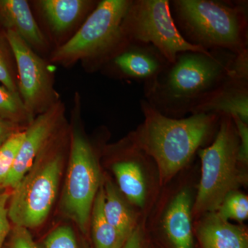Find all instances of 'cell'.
<instances>
[{
    "mask_svg": "<svg viewBox=\"0 0 248 248\" xmlns=\"http://www.w3.org/2000/svg\"><path fill=\"white\" fill-rule=\"evenodd\" d=\"M235 55L223 50L179 53L153 84L143 87V99L166 117L184 118L231 76Z\"/></svg>",
    "mask_w": 248,
    "mask_h": 248,
    "instance_id": "6da1fadb",
    "label": "cell"
},
{
    "mask_svg": "<svg viewBox=\"0 0 248 248\" xmlns=\"http://www.w3.org/2000/svg\"><path fill=\"white\" fill-rule=\"evenodd\" d=\"M144 122L133 134V141L157 164L162 181L169 180L189 162L208 140L221 115L191 114L181 119L160 113L144 99L140 101Z\"/></svg>",
    "mask_w": 248,
    "mask_h": 248,
    "instance_id": "7a4b0ae2",
    "label": "cell"
},
{
    "mask_svg": "<svg viewBox=\"0 0 248 248\" xmlns=\"http://www.w3.org/2000/svg\"><path fill=\"white\" fill-rule=\"evenodd\" d=\"M170 11L186 42L207 51L248 50V1L172 0Z\"/></svg>",
    "mask_w": 248,
    "mask_h": 248,
    "instance_id": "3957f363",
    "label": "cell"
},
{
    "mask_svg": "<svg viewBox=\"0 0 248 248\" xmlns=\"http://www.w3.org/2000/svg\"><path fill=\"white\" fill-rule=\"evenodd\" d=\"M60 133L36 158L35 162L17 185L11 190L9 220L14 226L31 229L40 227L48 218L56 200L64 151Z\"/></svg>",
    "mask_w": 248,
    "mask_h": 248,
    "instance_id": "277c9868",
    "label": "cell"
},
{
    "mask_svg": "<svg viewBox=\"0 0 248 248\" xmlns=\"http://www.w3.org/2000/svg\"><path fill=\"white\" fill-rule=\"evenodd\" d=\"M131 0H102L69 40L54 52L51 60L69 65L91 60L102 65L126 42L122 22Z\"/></svg>",
    "mask_w": 248,
    "mask_h": 248,
    "instance_id": "5b68a950",
    "label": "cell"
},
{
    "mask_svg": "<svg viewBox=\"0 0 248 248\" xmlns=\"http://www.w3.org/2000/svg\"><path fill=\"white\" fill-rule=\"evenodd\" d=\"M239 138L231 116L221 115L213 143L200 151L202 179L193 211L216 212L226 196L236 191L244 180L239 170Z\"/></svg>",
    "mask_w": 248,
    "mask_h": 248,
    "instance_id": "8992f818",
    "label": "cell"
},
{
    "mask_svg": "<svg viewBox=\"0 0 248 248\" xmlns=\"http://www.w3.org/2000/svg\"><path fill=\"white\" fill-rule=\"evenodd\" d=\"M122 28L127 40L153 46L169 63L182 52H210L184 40L173 19L169 0H131Z\"/></svg>",
    "mask_w": 248,
    "mask_h": 248,
    "instance_id": "52a82bcc",
    "label": "cell"
},
{
    "mask_svg": "<svg viewBox=\"0 0 248 248\" xmlns=\"http://www.w3.org/2000/svg\"><path fill=\"white\" fill-rule=\"evenodd\" d=\"M62 209L82 232H87L93 204L101 185V173L91 143L73 130Z\"/></svg>",
    "mask_w": 248,
    "mask_h": 248,
    "instance_id": "ba28073f",
    "label": "cell"
},
{
    "mask_svg": "<svg viewBox=\"0 0 248 248\" xmlns=\"http://www.w3.org/2000/svg\"><path fill=\"white\" fill-rule=\"evenodd\" d=\"M18 72V92L31 117L35 119L58 102L53 79L45 61L17 34L6 31Z\"/></svg>",
    "mask_w": 248,
    "mask_h": 248,
    "instance_id": "9c48e42d",
    "label": "cell"
},
{
    "mask_svg": "<svg viewBox=\"0 0 248 248\" xmlns=\"http://www.w3.org/2000/svg\"><path fill=\"white\" fill-rule=\"evenodd\" d=\"M64 117V107L58 101L43 113L37 115L25 129V137L17 157L2 187L13 190L31 169L42 150L60 130Z\"/></svg>",
    "mask_w": 248,
    "mask_h": 248,
    "instance_id": "30bf717a",
    "label": "cell"
},
{
    "mask_svg": "<svg viewBox=\"0 0 248 248\" xmlns=\"http://www.w3.org/2000/svg\"><path fill=\"white\" fill-rule=\"evenodd\" d=\"M236 117L248 124V50L235 55L231 76L192 114Z\"/></svg>",
    "mask_w": 248,
    "mask_h": 248,
    "instance_id": "8fae6325",
    "label": "cell"
},
{
    "mask_svg": "<svg viewBox=\"0 0 248 248\" xmlns=\"http://www.w3.org/2000/svg\"><path fill=\"white\" fill-rule=\"evenodd\" d=\"M104 63L116 76L143 82L146 87L170 63L153 46L126 40Z\"/></svg>",
    "mask_w": 248,
    "mask_h": 248,
    "instance_id": "7c38bea8",
    "label": "cell"
},
{
    "mask_svg": "<svg viewBox=\"0 0 248 248\" xmlns=\"http://www.w3.org/2000/svg\"><path fill=\"white\" fill-rule=\"evenodd\" d=\"M0 22L6 31L16 32L31 48H45L46 45L45 35L25 0H0Z\"/></svg>",
    "mask_w": 248,
    "mask_h": 248,
    "instance_id": "4fadbf2b",
    "label": "cell"
},
{
    "mask_svg": "<svg viewBox=\"0 0 248 248\" xmlns=\"http://www.w3.org/2000/svg\"><path fill=\"white\" fill-rule=\"evenodd\" d=\"M197 234L202 248H248L246 230L222 219L216 212L202 220Z\"/></svg>",
    "mask_w": 248,
    "mask_h": 248,
    "instance_id": "5bb4252c",
    "label": "cell"
},
{
    "mask_svg": "<svg viewBox=\"0 0 248 248\" xmlns=\"http://www.w3.org/2000/svg\"><path fill=\"white\" fill-rule=\"evenodd\" d=\"M191 203L190 192L181 191L165 215V231L174 248H193Z\"/></svg>",
    "mask_w": 248,
    "mask_h": 248,
    "instance_id": "9a60e30c",
    "label": "cell"
},
{
    "mask_svg": "<svg viewBox=\"0 0 248 248\" xmlns=\"http://www.w3.org/2000/svg\"><path fill=\"white\" fill-rule=\"evenodd\" d=\"M41 9L49 26L57 33L70 29L92 8L94 1L86 0H42Z\"/></svg>",
    "mask_w": 248,
    "mask_h": 248,
    "instance_id": "2e32d148",
    "label": "cell"
},
{
    "mask_svg": "<svg viewBox=\"0 0 248 248\" xmlns=\"http://www.w3.org/2000/svg\"><path fill=\"white\" fill-rule=\"evenodd\" d=\"M104 190V213L106 218L122 239L126 241L135 230L133 213L112 183H106Z\"/></svg>",
    "mask_w": 248,
    "mask_h": 248,
    "instance_id": "e0dca14e",
    "label": "cell"
},
{
    "mask_svg": "<svg viewBox=\"0 0 248 248\" xmlns=\"http://www.w3.org/2000/svg\"><path fill=\"white\" fill-rule=\"evenodd\" d=\"M141 166L133 160L117 161L112 165V171L121 191L129 202L142 207L146 200V184Z\"/></svg>",
    "mask_w": 248,
    "mask_h": 248,
    "instance_id": "ac0fdd59",
    "label": "cell"
},
{
    "mask_svg": "<svg viewBox=\"0 0 248 248\" xmlns=\"http://www.w3.org/2000/svg\"><path fill=\"white\" fill-rule=\"evenodd\" d=\"M104 186L101 185L93 204L90 221L94 248H122L126 241L122 239L108 222L104 213Z\"/></svg>",
    "mask_w": 248,
    "mask_h": 248,
    "instance_id": "d6986e66",
    "label": "cell"
},
{
    "mask_svg": "<svg viewBox=\"0 0 248 248\" xmlns=\"http://www.w3.org/2000/svg\"><path fill=\"white\" fill-rule=\"evenodd\" d=\"M0 117L15 124H30L34 120L23 102L19 92H14L0 83Z\"/></svg>",
    "mask_w": 248,
    "mask_h": 248,
    "instance_id": "ffe728a7",
    "label": "cell"
},
{
    "mask_svg": "<svg viewBox=\"0 0 248 248\" xmlns=\"http://www.w3.org/2000/svg\"><path fill=\"white\" fill-rule=\"evenodd\" d=\"M216 213L222 219L242 221L248 217V199L246 195L237 191L227 195Z\"/></svg>",
    "mask_w": 248,
    "mask_h": 248,
    "instance_id": "44dd1931",
    "label": "cell"
},
{
    "mask_svg": "<svg viewBox=\"0 0 248 248\" xmlns=\"http://www.w3.org/2000/svg\"><path fill=\"white\" fill-rule=\"evenodd\" d=\"M24 137L25 130H19L0 146V187L9 177Z\"/></svg>",
    "mask_w": 248,
    "mask_h": 248,
    "instance_id": "7402d4cb",
    "label": "cell"
},
{
    "mask_svg": "<svg viewBox=\"0 0 248 248\" xmlns=\"http://www.w3.org/2000/svg\"><path fill=\"white\" fill-rule=\"evenodd\" d=\"M44 248H78L76 235L71 227L59 226L49 233L43 244Z\"/></svg>",
    "mask_w": 248,
    "mask_h": 248,
    "instance_id": "603a6c76",
    "label": "cell"
},
{
    "mask_svg": "<svg viewBox=\"0 0 248 248\" xmlns=\"http://www.w3.org/2000/svg\"><path fill=\"white\" fill-rule=\"evenodd\" d=\"M11 189L0 187V248H2L11 231L9 217V202Z\"/></svg>",
    "mask_w": 248,
    "mask_h": 248,
    "instance_id": "cb8c5ba5",
    "label": "cell"
},
{
    "mask_svg": "<svg viewBox=\"0 0 248 248\" xmlns=\"http://www.w3.org/2000/svg\"><path fill=\"white\" fill-rule=\"evenodd\" d=\"M4 248H38L27 228L14 226Z\"/></svg>",
    "mask_w": 248,
    "mask_h": 248,
    "instance_id": "d4e9b609",
    "label": "cell"
},
{
    "mask_svg": "<svg viewBox=\"0 0 248 248\" xmlns=\"http://www.w3.org/2000/svg\"><path fill=\"white\" fill-rule=\"evenodd\" d=\"M0 83L7 89L18 92V87L7 53L0 42Z\"/></svg>",
    "mask_w": 248,
    "mask_h": 248,
    "instance_id": "484cf974",
    "label": "cell"
},
{
    "mask_svg": "<svg viewBox=\"0 0 248 248\" xmlns=\"http://www.w3.org/2000/svg\"><path fill=\"white\" fill-rule=\"evenodd\" d=\"M234 121L239 138L238 149V161L239 164H247L248 161V124L236 117H232Z\"/></svg>",
    "mask_w": 248,
    "mask_h": 248,
    "instance_id": "4316f807",
    "label": "cell"
},
{
    "mask_svg": "<svg viewBox=\"0 0 248 248\" xmlns=\"http://www.w3.org/2000/svg\"><path fill=\"white\" fill-rule=\"evenodd\" d=\"M19 130L18 124L0 117V146Z\"/></svg>",
    "mask_w": 248,
    "mask_h": 248,
    "instance_id": "83f0119b",
    "label": "cell"
},
{
    "mask_svg": "<svg viewBox=\"0 0 248 248\" xmlns=\"http://www.w3.org/2000/svg\"><path fill=\"white\" fill-rule=\"evenodd\" d=\"M141 235L139 229H135L122 248H141Z\"/></svg>",
    "mask_w": 248,
    "mask_h": 248,
    "instance_id": "f1b7e54d",
    "label": "cell"
}]
</instances>
